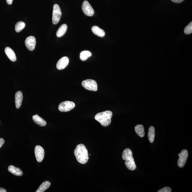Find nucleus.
Instances as JSON below:
<instances>
[{"mask_svg":"<svg viewBox=\"0 0 192 192\" xmlns=\"http://www.w3.org/2000/svg\"><path fill=\"white\" fill-rule=\"evenodd\" d=\"M74 154L78 162L81 164H85L89 159L88 150L83 144H78L74 151Z\"/></svg>","mask_w":192,"mask_h":192,"instance_id":"obj_1","label":"nucleus"},{"mask_svg":"<svg viewBox=\"0 0 192 192\" xmlns=\"http://www.w3.org/2000/svg\"><path fill=\"white\" fill-rule=\"evenodd\" d=\"M122 158L123 160L125 161V164L127 169L131 171L136 170V165L131 150L129 148L125 149L122 154Z\"/></svg>","mask_w":192,"mask_h":192,"instance_id":"obj_2","label":"nucleus"},{"mask_svg":"<svg viewBox=\"0 0 192 192\" xmlns=\"http://www.w3.org/2000/svg\"><path fill=\"white\" fill-rule=\"evenodd\" d=\"M113 113L111 111H106L98 113L95 116V119L102 126L106 127L111 123Z\"/></svg>","mask_w":192,"mask_h":192,"instance_id":"obj_3","label":"nucleus"},{"mask_svg":"<svg viewBox=\"0 0 192 192\" xmlns=\"http://www.w3.org/2000/svg\"><path fill=\"white\" fill-rule=\"evenodd\" d=\"M81 84L87 90L92 91H96L98 90L97 84L93 80L90 79L84 81Z\"/></svg>","mask_w":192,"mask_h":192,"instance_id":"obj_4","label":"nucleus"},{"mask_svg":"<svg viewBox=\"0 0 192 192\" xmlns=\"http://www.w3.org/2000/svg\"><path fill=\"white\" fill-rule=\"evenodd\" d=\"M62 16V12L60 7L58 4H55L53 7L52 13V22L56 24L59 22Z\"/></svg>","mask_w":192,"mask_h":192,"instance_id":"obj_5","label":"nucleus"},{"mask_svg":"<svg viewBox=\"0 0 192 192\" xmlns=\"http://www.w3.org/2000/svg\"><path fill=\"white\" fill-rule=\"evenodd\" d=\"M74 102L70 101H65L61 102L58 106V109L60 111L66 112L70 111L75 107Z\"/></svg>","mask_w":192,"mask_h":192,"instance_id":"obj_6","label":"nucleus"},{"mask_svg":"<svg viewBox=\"0 0 192 192\" xmlns=\"http://www.w3.org/2000/svg\"><path fill=\"white\" fill-rule=\"evenodd\" d=\"M179 158L178 161V165L180 168H182L185 165L188 158V152L187 150L183 149L181 153L179 154Z\"/></svg>","mask_w":192,"mask_h":192,"instance_id":"obj_7","label":"nucleus"},{"mask_svg":"<svg viewBox=\"0 0 192 192\" xmlns=\"http://www.w3.org/2000/svg\"><path fill=\"white\" fill-rule=\"evenodd\" d=\"M81 8L83 12L87 16H92L94 14V9L88 1H83Z\"/></svg>","mask_w":192,"mask_h":192,"instance_id":"obj_8","label":"nucleus"},{"mask_svg":"<svg viewBox=\"0 0 192 192\" xmlns=\"http://www.w3.org/2000/svg\"><path fill=\"white\" fill-rule=\"evenodd\" d=\"M36 158L38 162H41L44 158L45 151L41 146L37 145L36 146L35 149Z\"/></svg>","mask_w":192,"mask_h":192,"instance_id":"obj_9","label":"nucleus"},{"mask_svg":"<svg viewBox=\"0 0 192 192\" xmlns=\"http://www.w3.org/2000/svg\"><path fill=\"white\" fill-rule=\"evenodd\" d=\"M26 47L30 51H33L35 48L36 40L35 37L30 36L26 39L25 41Z\"/></svg>","mask_w":192,"mask_h":192,"instance_id":"obj_10","label":"nucleus"},{"mask_svg":"<svg viewBox=\"0 0 192 192\" xmlns=\"http://www.w3.org/2000/svg\"><path fill=\"white\" fill-rule=\"evenodd\" d=\"M69 62V60L68 57H63L57 63V68L60 70L63 69L67 66Z\"/></svg>","mask_w":192,"mask_h":192,"instance_id":"obj_11","label":"nucleus"},{"mask_svg":"<svg viewBox=\"0 0 192 192\" xmlns=\"http://www.w3.org/2000/svg\"><path fill=\"white\" fill-rule=\"evenodd\" d=\"M6 55L11 61L15 62L16 60V54L13 49L10 47H7L5 49Z\"/></svg>","mask_w":192,"mask_h":192,"instance_id":"obj_12","label":"nucleus"},{"mask_svg":"<svg viewBox=\"0 0 192 192\" xmlns=\"http://www.w3.org/2000/svg\"><path fill=\"white\" fill-rule=\"evenodd\" d=\"M23 95L21 91L17 92L15 95V103L17 109H19L22 105Z\"/></svg>","mask_w":192,"mask_h":192,"instance_id":"obj_13","label":"nucleus"},{"mask_svg":"<svg viewBox=\"0 0 192 192\" xmlns=\"http://www.w3.org/2000/svg\"><path fill=\"white\" fill-rule=\"evenodd\" d=\"M8 170L9 172L15 176H21L22 175L23 173L22 170L13 165H10L8 167Z\"/></svg>","mask_w":192,"mask_h":192,"instance_id":"obj_14","label":"nucleus"},{"mask_svg":"<svg viewBox=\"0 0 192 192\" xmlns=\"http://www.w3.org/2000/svg\"><path fill=\"white\" fill-rule=\"evenodd\" d=\"M33 120L36 123L41 126H45L46 125V122L37 115H34Z\"/></svg>","mask_w":192,"mask_h":192,"instance_id":"obj_15","label":"nucleus"},{"mask_svg":"<svg viewBox=\"0 0 192 192\" xmlns=\"http://www.w3.org/2000/svg\"><path fill=\"white\" fill-rule=\"evenodd\" d=\"M92 31L95 35L100 37H103L105 35L104 30L97 26H94L92 28Z\"/></svg>","mask_w":192,"mask_h":192,"instance_id":"obj_16","label":"nucleus"},{"mask_svg":"<svg viewBox=\"0 0 192 192\" xmlns=\"http://www.w3.org/2000/svg\"><path fill=\"white\" fill-rule=\"evenodd\" d=\"M135 132L140 137H143L145 135L144 127L142 125H137L134 127Z\"/></svg>","mask_w":192,"mask_h":192,"instance_id":"obj_17","label":"nucleus"},{"mask_svg":"<svg viewBox=\"0 0 192 192\" xmlns=\"http://www.w3.org/2000/svg\"><path fill=\"white\" fill-rule=\"evenodd\" d=\"M155 136V128L154 127L152 126H150L149 130H148V140L150 143H152L154 141Z\"/></svg>","mask_w":192,"mask_h":192,"instance_id":"obj_18","label":"nucleus"},{"mask_svg":"<svg viewBox=\"0 0 192 192\" xmlns=\"http://www.w3.org/2000/svg\"><path fill=\"white\" fill-rule=\"evenodd\" d=\"M67 26L66 24H63L59 28L56 32V36L58 37H61L65 34L67 30Z\"/></svg>","mask_w":192,"mask_h":192,"instance_id":"obj_19","label":"nucleus"},{"mask_svg":"<svg viewBox=\"0 0 192 192\" xmlns=\"http://www.w3.org/2000/svg\"><path fill=\"white\" fill-rule=\"evenodd\" d=\"M51 182L49 181L43 182L40 186L36 192H43L50 187Z\"/></svg>","mask_w":192,"mask_h":192,"instance_id":"obj_20","label":"nucleus"},{"mask_svg":"<svg viewBox=\"0 0 192 192\" xmlns=\"http://www.w3.org/2000/svg\"><path fill=\"white\" fill-rule=\"evenodd\" d=\"M92 53L88 51H84L81 52L80 55V58L82 61L86 60L89 57L92 56Z\"/></svg>","mask_w":192,"mask_h":192,"instance_id":"obj_21","label":"nucleus"},{"mask_svg":"<svg viewBox=\"0 0 192 192\" xmlns=\"http://www.w3.org/2000/svg\"><path fill=\"white\" fill-rule=\"evenodd\" d=\"M25 24L23 22L20 21L17 22L15 25V30L17 33L20 32L25 27Z\"/></svg>","mask_w":192,"mask_h":192,"instance_id":"obj_22","label":"nucleus"},{"mask_svg":"<svg viewBox=\"0 0 192 192\" xmlns=\"http://www.w3.org/2000/svg\"><path fill=\"white\" fill-rule=\"evenodd\" d=\"M184 33L186 34H189L192 33V22H191L186 26L184 30Z\"/></svg>","mask_w":192,"mask_h":192,"instance_id":"obj_23","label":"nucleus"},{"mask_svg":"<svg viewBox=\"0 0 192 192\" xmlns=\"http://www.w3.org/2000/svg\"><path fill=\"white\" fill-rule=\"evenodd\" d=\"M172 192V189L171 188L169 187H165L164 188H162L160 190H159V191H158V192Z\"/></svg>","mask_w":192,"mask_h":192,"instance_id":"obj_24","label":"nucleus"},{"mask_svg":"<svg viewBox=\"0 0 192 192\" xmlns=\"http://www.w3.org/2000/svg\"><path fill=\"white\" fill-rule=\"evenodd\" d=\"M5 143V140L2 138H0V148H1L3 146V144Z\"/></svg>","mask_w":192,"mask_h":192,"instance_id":"obj_25","label":"nucleus"},{"mask_svg":"<svg viewBox=\"0 0 192 192\" xmlns=\"http://www.w3.org/2000/svg\"><path fill=\"white\" fill-rule=\"evenodd\" d=\"M172 1L176 3H180L183 1L184 0H171Z\"/></svg>","mask_w":192,"mask_h":192,"instance_id":"obj_26","label":"nucleus"},{"mask_svg":"<svg viewBox=\"0 0 192 192\" xmlns=\"http://www.w3.org/2000/svg\"><path fill=\"white\" fill-rule=\"evenodd\" d=\"M13 0H6L7 3L9 5L13 3Z\"/></svg>","mask_w":192,"mask_h":192,"instance_id":"obj_27","label":"nucleus"},{"mask_svg":"<svg viewBox=\"0 0 192 192\" xmlns=\"http://www.w3.org/2000/svg\"><path fill=\"white\" fill-rule=\"evenodd\" d=\"M0 192H7V191L4 188H0Z\"/></svg>","mask_w":192,"mask_h":192,"instance_id":"obj_28","label":"nucleus"}]
</instances>
